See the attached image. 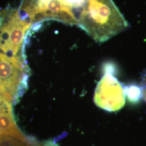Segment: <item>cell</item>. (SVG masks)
<instances>
[{"mask_svg":"<svg viewBox=\"0 0 146 146\" xmlns=\"http://www.w3.org/2000/svg\"><path fill=\"white\" fill-rule=\"evenodd\" d=\"M78 20V26L99 43L108 41L129 26L113 0H85Z\"/></svg>","mask_w":146,"mask_h":146,"instance_id":"1","label":"cell"},{"mask_svg":"<svg viewBox=\"0 0 146 146\" xmlns=\"http://www.w3.org/2000/svg\"><path fill=\"white\" fill-rule=\"evenodd\" d=\"M32 26L22 17L19 9L8 8L1 9L0 53L25 59V39Z\"/></svg>","mask_w":146,"mask_h":146,"instance_id":"2","label":"cell"},{"mask_svg":"<svg viewBox=\"0 0 146 146\" xmlns=\"http://www.w3.org/2000/svg\"><path fill=\"white\" fill-rule=\"evenodd\" d=\"M18 9L22 17L33 25L54 20L78 26L76 15L67 0H22Z\"/></svg>","mask_w":146,"mask_h":146,"instance_id":"3","label":"cell"},{"mask_svg":"<svg viewBox=\"0 0 146 146\" xmlns=\"http://www.w3.org/2000/svg\"><path fill=\"white\" fill-rule=\"evenodd\" d=\"M28 71L25 59L0 53V98L18 100L28 87Z\"/></svg>","mask_w":146,"mask_h":146,"instance_id":"4","label":"cell"},{"mask_svg":"<svg viewBox=\"0 0 146 146\" xmlns=\"http://www.w3.org/2000/svg\"><path fill=\"white\" fill-rule=\"evenodd\" d=\"M125 100L124 87L106 67L104 75L95 90V104L103 110L113 112L124 107Z\"/></svg>","mask_w":146,"mask_h":146,"instance_id":"5","label":"cell"},{"mask_svg":"<svg viewBox=\"0 0 146 146\" xmlns=\"http://www.w3.org/2000/svg\"><path fill=\"white\" fill-rule=\"evenodd\" d=\"M126 92L129 99L133 101L138 99L142 95L141 89L137 87H131L128 89V92H125V93Z\"/></svg>","mask_w":146,"mask_h":146,"instance_id":"6","label":"cell"},{"mask_svg":"<svg viewBox=\"0 0 146 146\" xmlns=\"http://www.w3.org/2000/svg\"><path fill=\"white\" fill-rule=\"evenodd\" d=\"M141 89L142 95L146 102V70L142 75Z\"/></svg>","mask_w":146,"mask_h":146,"instance_id":"7","label":"cell"},{"mask_svg":"<svg viewBox=\"0 0 146 146\" xmlns=\"http://www.w3.org/2000/svg\"><path fill=\"white\" fill-rule=\"evenodd\" d=\"M40 146H59L52 140H47L42 142Z\"/></svg>","mask_w":146,"mask_h":146,"instance_id":"8","label":"cell"}]
</instances>
